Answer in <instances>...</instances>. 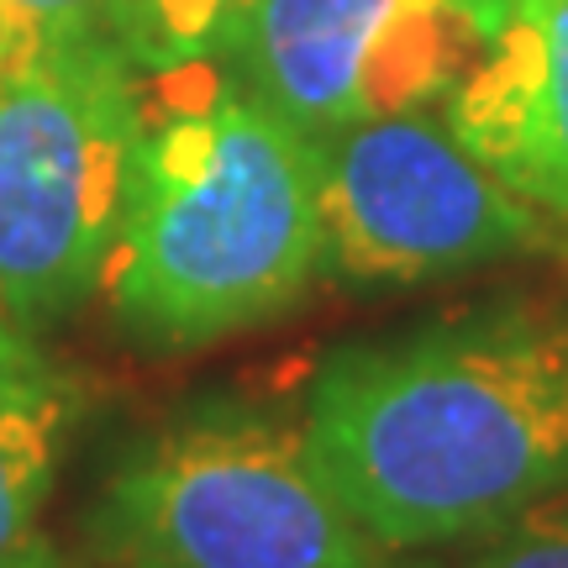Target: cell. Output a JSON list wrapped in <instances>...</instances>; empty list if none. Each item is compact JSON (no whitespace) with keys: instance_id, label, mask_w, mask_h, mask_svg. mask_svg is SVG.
<instances>
[{"instance_id":"1","label":"cell","mask_w":568,"mask_h":568,"mask_svg":"<svg viewBox=\"0 0 568 568\" xmlns=\"http://www.w3.org/2000/svg\"><path fill=\"white\" fill-rule=\"evenodd\" d=\"M305 443L379 558L443 548L568 489V305H495L332 353Z\"/></svg>"},{"instance_id":"2","label":"cell","mask_w":568,"mask_h":568,"mask_svg":"<svg viewBox=\"0 0 568 568\" xmlns=\"http://www.w3.org/2000/svg\"><path fill=\"white\" fill-rule=\"evenodd\" d=\"M138 153L105 295L138 343L201 347L280 316L326 268L316 142L216 53L138 80Z\"/></svg>"},{"instance_id":"3","label":"cell","mask_w":568,"mask_h":568,"mask_svg":"<svg viewBox=\"0 0 568 568\" xmlns=\"http://www.w3.org/2000/svg\"><path fill=\"white\" fill-rule=\"evenodd\" d=\"M101 568H385L311 458L305 422L201 406L105 479Z\"/></svg>"},{"instance_id":"4","label":"cell","mask_w":568,"mask_h":568,"mask_svg":"<svg viewBox=\"0 0 568 568\" xmlns=\"http://www.w3.org/2000/svg\"><path fill=\"white\" fill-rule=\"evenodd\" d=\"M138 69L111 32H32L0 74V316L21 332L101 290L138 153Z\"/></svg>"},{"instance_id":"5","label":"cell","mask_w":568,"mask_h":568,"mask_svg":"<svg viewBox=\"0 0 568 568\" xmlns=\"http://www.w3.org/2000/svg\"><path fill=\"white\" fill-rule=\"evenodd\" d=\"M316 195L326 268L358 284H416L552 247V216L495 180L432 111L316 138Z\"/></svg>"},{"instance_id":"6","label":"cell","mask_w":568,"mask_h":568,"mask_svg":"<svg viewBox=\"0 0 568 568\" xmlns=\"http://www.w3.org/2000/svg\"><path fill=\"white\" fill-rule=\"evenodd\" d=\"M495 0H243L216 59L316 142L432 111L468 74Z\"/></svg>"},{"instance_id":"7","label":"cell","mask_w":568,"mask_h":568,"mask_svg":"<svg viewBox=\"0 0 568 568\" xmlns=\"http://www.w3.org/2000/svg\"><path fill=\"white\" fill-rule=\"evenodd\" d=\"M453 138L527 205L568 222V0H495L447 95Z\"/></svg>"},{"instance_id":"8","label":"cell","mask_w":568,"mask_h":568,"mask_svg":"<svg viewBox=\"0 0 568 568\" xmlns=\"http://www.w3.org/2000/svg\"><path fill=\"white\" fill-rule=\"evenodd\" d=\"M80 416V389L32 332L0 337V564L38 542V516L59 479L63 443Z\"/></svg>"},{"instance_id":"9","label":"cell","mask_w":568,"mask_h":568,"mask_svg":"<svg viewBox=\"0 0 568 568\" xmlns=\"http://www.w3.org/2000/svg\"><path fill=\"white\" fill-rule=\"evenodd\" d=\"M243 0H116L111 6V42L126 53L138 74L180 69L190 59L222 53L226 27Z\"/></svg>"},{"instance_id":"10","label":"cell","mask_w":568,"mask_h":568,"mask_svg":"<svg viewBox=\"0 0 568 568\" xmlns=\"http://www.w3.org/2000/svg\"><path fill=\"white\" fill-rule=\"evenodd\" d=\"M395 568H568V489L516 510L500 527L395 558Z\"/></svg>"},{"instance_id":"11","label":"cell","mask_w":568,"mask_h":568,"mask_svg":"<svg viewBox=\"0 0 568 568\" xmlns=\"http://www.w3.org/2000/svg\"><path fill=\"white\" fill-rule=\"evenodd\" d=\"M38 32H111L116 0H0Z\"/></svg>"},{"instance_id":"12","label":"cell","mask_w":568,"mask_h":568,"mask_svg":"<svg viewBox=\"0 0 568 568\" xmlns=\"http://www.w3.org/2000/svg\"><path fill=\"white\" fill-rule=\"evenodd\" d=\"M32 32H38V27H27L17 11H6V6H0V74H6V63L17 59L21 42L32 38Z\"/></svg>"},{"instance_id":"13","label":"cell","mask_w":568,"mask_h":568,"mask_svg":"<svg viewBox=\"0 0 568 568\" xmlns=\"http://www.w3.org/2000/svg\"><path fill=\"white\" fill-rule=\"evenodd\" d=\"M0 568H59V558H53L48 548H42V542H27V548L11 552V558H6Z\"/></svg>"},{"instance_id":"14","label":"cell","mask_w":568,"mask_h":568,"mask_svg":"<svg viewBox=\"0 0 568 568\" xmlns=\"http://www.w3.org/2000/svg\"><path fill=\"white\" fill-rule=\"evenodd\" d=\"M6 332H11V322H6V316H0V337H6Z\"/></svg>"}]
</instances>
